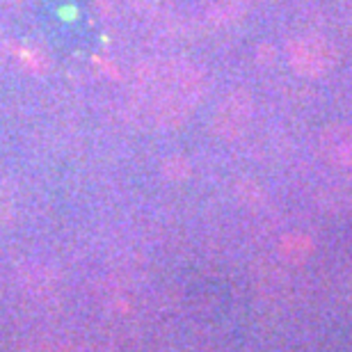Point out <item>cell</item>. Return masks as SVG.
I'll use <instances>...</instances> for the list:
<instances>
[{
    "instance_id": "6da1fadb",
    "label": "cell",
    "mask_w": 352,
    "mask_h": 352,
    "mask_svg": "<svg viewBox=\"0 0 352 352\" xmlns=\"http://www.w3.org/2000/svg\"><path fill=\"white\" fill-rule=\"evenodd\" d=\"M206 82L199 67L186 60H158L138 74L135 105L142 117L160 129H174L201 101Z\"/></svg>"
},
{
    "instance_id": "7a4b0ae2",
    "label": "cell",
    "mask_w": 352,
    "mask_h": 352,
    "mask_svg": "<svg viewBox=\"0 0 352 352\" xmlns=\"http://www.w3.org/2000/svg\"><path fill=\"white\" fill-rule=\"evenodd\" d=\"M286 60L302 78H322L336 65V48L322 34L309 32L288 41Z\"/></svg>"
},
{
    "instance_id": "3957f363",
    "label": "cell",
    "mask_w": 352,
    "mask_h": 352,
    "mask_svg": "<svg viewBox=\"0 0 352 352\" xmlns=\"http://www.w3.org/2000/svg\"><path fill=\"white\" fill-rule=\"evenodd\" d=\"M252 117V98L248 91H234L220 103V108L215 112L213 126L215 133L227 140L238 138L245 131V126L250 124Z\"/></svg>"
},
{
    "instance_id": "277c9868",
    "label": "cell",
    "mask_w": 352,
    "mask_h": 352,
    "mask_svg": "<svg viewBox=\"0 0 352 352\" xmlns=\"http://www.w3.org/2000/svg\"><path fill=\"white\" fill-rule=\"evenodd\" d=\"M320 153L329 165H352V124H329L320 133Z\"/></svg>"
},
{
    "instance_id": "5b68a950",
    "label": "cell",
    "mask_w": 352,
    "mask_h": 352,
    "mask_svg": "<svg viewBox=\"0 0 352 352\" xmlns=\"http://www.w3.org/2000/svg\"><path fill=\"white\" fill-rule=\"evenodd\" d=\"M314 252V241L305 234H291L281 241V256L291 263H302Z\"/></svg>"
},
{
    "instance_id": "8992f818",
    "label": "cell",
    "mask_w": 352,
    "mask_h": 352,
    "mask_svg": "<svg viewBox=\"0 0 352 352\" xmlns=\"http://www.w3.org/2000/svg\"><path fill=\"white\" fill-rule=\"evenodd\" d=\"M165 174L170 176V179H183V176L188 174V163L183 158H172L165 163Z\"/></svg>"
}]
</instances>
